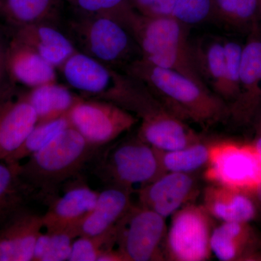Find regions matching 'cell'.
I'll use <instances>...</instances> for the list:
<instances>
[{"mask_svg": "<svg viewBox=\"0 0 261 261\" xmlns=\"http://www.w3.org/2000/svg\"><path fill=\"white\" fill-rule=\"evenodd\" d=\"M123 73L145 84L170 112L186 123L208 128L230 117V107L207 86L175 70L160 68L142 58Z\"/></svg>", "mask_w": 261, "mask_h": 261, "instance_id": "obj_1", "label": "cell"}, {"mask_svg": "<svg viewBox=\"0 0 261 261\" xmlns=\"http://www.w3.org/2000/svg\"><path fill=\"white\" fill-rule=\"evenodd\" d=\"M104 99L135 115L140 123L139 138L160 151L174 150L201 141L198 134L170 112L145 84L123 72Z\"/></svg>", "mask_w": 261, "mask_h": 261, "instance_id": "obj_2", "label": "cell"}, {"mask_svg": "<svg viewBox=\"0 0 261 261\" xmlns=\"http://www.w3.org/2000/svg\"><path fill=\"white\" fill-rule=\"evenodd\" d=\"M122 19L138 44L142 59L205 84L196 69L188 27L171 16H145L134 9Z\"/></svg>", "mask_w": 261, "mask_h": 261, "instance_id": "obj_3", "label": "cell"}, {"mask_svg": "<svg viewBox=\"0 0 261 261\" xmlns=\"http://www.w3.org/2000/svg\"><path fill=\"white\" fill-rule=\"evenodd\" d=\"M74 14L64 22L58 20L57 25L77 50L118 71H123L132 62L142 58L138 44L121 17Z\"/></svg>", "mask_w": 261, "mask_h": 261, "instance_id": "obj_4", "label": "cell"}, {"mask_svg": "<svg viewBox=\"0 0 261 261\" xmlns=\"http://www.w3.org/2000/svg\"><path fill=\"white\" fill-rule=\"evenodd\" d=\"M97 148L70 125L25 164L19 165V174L29 188L50 194L75 177Z\"/></svg>", "mask_w": 261, "mask_h": 261, "instance_id": "obj_5", "label": "cell"}, {"mask_svg": "<svg viewBox=\"0 0 261 261\" xmlns=\"http://www.w3.org/2000/svg\"><path fill=\"white\" fill-rule=\"evenodd\" d=\"M204 176L213 185H221L251 195L261 183V154L253 143L232 141L211 143Z\"/></svg>", "mask_w": 261, "mask_h": 261, "instance_id": "obj_6", "label": "cell"}, {"mask_svg": "<svg viewBox=\"0 0 261 261\" xmlns=\"http://www.w3.org/2000/svg\"><path fill=\"white\" fill-rule=\"evenodd\" d=\"M214 228V219L203 205L191 202L184 206L171 216L165 240V260H209Z\"/></svg>", "mask_w": 261, "mask_h": 261, "instance_id": "obj_7", "label": "cell"}, {"mask_svg": "<svg viewBox=\"0 0 261 261\" xmlns=\"http://www.w3.org/2000/svg\"><path fill=\"white\" fill-rule=\"evenodd\" d=\"M166 219L139 204L116 225L118 250L126 261L165 260Z\"/></svg>", "mask_w": 261, "mask_h": 261, "instance_id": "obj_8", "label": "cell"}, {"mask_svg": "<svg viewBox=\"0 0 261 261\" xmlns=\"http://www.w3.org/2000/svg\"><path fill=\"white\" fill-rule=\"evenodd\" d=\"M100 173L111 183L110 186L132 191L134 185L145 186L166 172L161 164V151L137 136L112 149L103 161Z\"/></svg>", "mask_w": 261, "mask_h": 261, "instance_id": "obj_9", "label": "cell"}, {"mask_svg": "<svg viewBox=\"0 0 261 261\" xmlns=\"http://www.w3.org/2000/svg\"><path fill=\"white\" fill-rule=\"evenodd\" d=\"M70 125L94 147H100L132 129L138 118L110 101L82 98L68 114Z\"/></svg>", "mask_w": 261, "mask_h": 261, "instance_id": "obj_10", "label": "cell"}, {"mask_svg": "<svg viewBox=\"0 0 261 261\" xmlns=\"http://www.w3.org/2000/svg\"><path fill=\"white\" fill-rule=\"evenodd\" d=\"M58 69L70 88L103 99L116 87L121 73L92 57L76 50Z\"/></svg>", "mask_w": 261, "mask_h": 261, "instance_id": "obj_11", "label": "cell"}, {"mask_svg": "<svg viewBox=\"0 0 261 261\" xmlns=\"http://www.w3.org/2000/svg\"><path fill=\"white\" fill-rule=\"evenodd\" d=\"M197 183L192 173L166 172L138 191L140 204L163 218L191 203Z\"/></svg>", "mask_w": 261, "mask_h": 261, "instance_id": "obj_12", "label": "cell"}, {"mask_svg": "<svg viewBox=\"0 0 261 261\" xmlns=\"http://www.w3.org/2000/svg\"><path fill=\"white\" fill-rule=\"evenodd\" d=\"M261 102V37L258 24L250 29L243 46L240 93L230 107V116L237 121L251 118Z\"/></svg>", "mask_w": 261, "mask_h": 261, "instance_id": "obj_13", "label": "cell"}, {"mask_svg": "<svg viewBox=\"0 0 261 261\" xmlns=\"http://www.w3.org/2000/svg\"><path fill=\"white\" fill-rule=\"evenodd\" d=\"M44 228L42 216L23 209L0 227V261H31Z\"/></svg>", "mask_w": 261, "mask_h": 261, "instance_id": "obj_14", "label": "cell"}, {"mask_svg": "<svg viewBox=\"0 0 261 261\" xmlns=\"http://www.w3.org/2000/svg\"><path fill=\"white\" fill-rule=\"evenodd\" d=\"M98 194L86 185H75L67 190L64 195L51 202L47 212L43 215L46 231L75 229L79 232L82 222L95 205Z\"/></svg>", "mask_w": 261, "mask_h": 261, "instance_id": "obj_15", "label": "cell"}, {"mask_svg": "<svg viewBox=\"0 0 261 261\" xmlns=\"http://www.w3.org/2000/svg\"><path fill=\"white\" fill-rule=\"evenodd\" d=\"M13 39L34 49L58 69L77 50L68 36L54 22L16 29Z\"/></svg>", "mask_w": 261, "mask_h": 261, "instance_id": "obj_16", "label": "cell"}, {"mask_svg": "<svg viewBox=\"0 0 261 261\" xmlns=\"http://www.w3.org/2000/svg\"><path fill=\"white\" fill-rule=\"evenodd\" d=\"M7 68L10 80L31 89L57 82L56 67L15 39L8 46Z\"/></svg>", "mask_w": 261, "mask_h": 261, "instance_id": "obj_17", "label": "cell"}, {"mask_svg": "<svg viewBox=\"0 0 261 261\" xmlns=\"http://www.w3.org/2000/svg\"><path fill=\"white\" fill-rule=\"evenodd\" d=\"M202 195V205L221 222L250 223L256 217L255 201L246 192L210 184Z\"/></svg>", "mask_w": 261, "mask_h": 261, "instance_id": "obj_18", "label": "cell"}, {"mask_svg": "<svg viewBox=\"0 0 261 261\" xmlns=\"http://www.w3.org/2000/svg\"><path fill=\"white\" fill-rule=\"evenodd\" d=\"M132 190L109 186L98 194L95 205L80 226V236H94L116 227L132 203Z\"/></svg>", "mask_w": 261, "mask_h": 261, "instance_id": "obj_19", "label": "cell"}, {"mask_svg": "<svg viewBox=\"0 0 261 261\" xmlns=\"http://www.w3.org/2000/svg\"><path fill=\"white\" fill-rule=\"evenodd\" d=\"M256 243L250 223L222 222L213 231L211 251L221 261L251 260L257 257Z\"/></svg>", "mask_w": 261, "mask_h": 261, "instance_id": "obj_20", "label": "cell"}, {"mask_svg": "<svg viewBox=\"0 0 261 261\" xmlns=\"http://www.w3.org/2000/svg\"><path fill=\"white\" fill-rule=\"evenodd\" d=\"M37 123V113L23 97L0 111V161L21 146Z\"/></svg>", "mask_w": 261, "mask_h": 261, "instance_id": "obj_21", "label": "cell"}, {"mask_svg": "<svg viewBox=\"0 0 261 261\" xmlns=\"http://www.w3.org/2000/svg\"><path fill=\"white\" fill-rule=\"evenodd\" d=\"M23 97L37 113L38 123L67 116L82 98L57 82L33 88Z\"/></svg>", "mask_w": 261, "mask_h": 261, "instance_id": "obj_22", "label": "cell"}, {"mask_svg": "<svg viewBox=\"0 0 261 261\" xmlns=\"http://www.w3.org/2000/svg\"><path fill=\"white\" fill-rule=\"evenodd\" d=\"M64 0H0V14L16 29L44 22L57 23Z\"/></svg>", "mask_w": 261, "mask_h": 261, "instance_id": "obj_23", "label": "cell"}, {"mask_svg": "<svg viewBox=\"0 0 261 261\" xmlns=\"http://www.w3.org/2000/svg\"><path fill=\"white\" fill-rule=\"evenodd\" d=\"M192 51L196 69L201 80L219 96L224 73V41L219 38H204L192 44Z\"/></svg>", "mask_w": 261, "mask_h": 261, "instance_id": "obj_24", "label": "cell"}, {"mask_svg": "<svg viewBox=\"0 0 261 261\" xmlns=\"http://www.w3.org/2000/svg\"><path fill=\"white\" fill-rule=\"evenodd\" d=\"M29 189L19 174V163L0 161V227L22 210L24 192Z\"/></svg>", "mask_w": 261, "mask_h": 261, "instance_id": "obj_25", "label": "cell"}, {"mask_svg": "<svg viewBox=\"0 0 261 261\" xmlns=\"http://www.w3.org/2000/svg\"><path fill=\"white\" fill-rule=\"evenodd\" d=\"M211 144L202 141L182 148L161 151V161L165 172L193 173L207 166Z\"/></svg>", "mask_w": 261, "mask_h": 261, "instance_id": "obj_26", "label": "cell"}, {"mask_svg": "<svg viewBox=\"0 0 261 261\" xmlns=\"http://www.w3.org/2000/svg\"><path fill=\"white\" fill-rule=\"evenodd\" d=\"M70 125L68 115L57 119L37 123L23 144L5 162L18 164L19 161L39 152Z\"/></svg>", "mask_w": 261, "mask_h": 261, "instance_id": "obj_27", "label": "cell"}, {"mask_svg": "<svg viewBox=\"0 0 261 261\" xmlns=\"http://www.w3.org/2000/svg\"><path fill=\"white\" fill-rule=\"evenodd\" d=\"M216 18L236 28H248L260 20L261 0H213Z\"/></svg>", "mask_w": 261, "mask_h": 261, "instance_id": "obj_28", "label": "cell"}, {"mask_svg": "<svg viewBox=\"0 0 261 261\" xmlns=\"http://www.w3.org/2000/svg\"><path fill=\"white\" fill-rule=\"evenodd\" d=\"M78 237H80V234L75 229L42 232L34 247L32 260H68L73 241Z\"/></svg>", "mask_w": 261, "mask_h": 261, "instance_id": "obj_29", "label": "cell"}, {"mask_svg": "<svg viewBox=\"0 0 261 261\" xmlns=\"http://www.w3.org/2000/svg\"><path fill=\"white\" fill-rule=\"evenodd\" d=\"M225 64L224 79L220 97L231 106L240 93V77L241 70L243 46L233 41H224Z\"/></svg>", "mask_w": 261, "mask_h": 261, "instance_id": "obj_30", "label": "cell"}, {"mask_svg": "<svg viewBox=\"0 0 261 261\" xmlns=\"http://www.w3.org/2000/svg\"><path fill=\"white\" fill-rule=\"evenodd\" d=\"M116 243V226L107 232L94 236H80L72 245L69 261H98L99 257L113 249Z\"/></svg>", "mask_w": 261, "mask_h": 261, "instance_id": "obj_31", "label": "cell"}, {"mask_svg": "<svg viewBox=\"0 0 261 261\" xmlns=\"http://www.w3.org/2000/svg\"><path fill=\"white\" fill-rule=\"evenodd\" d=\"M172 18L185 27L207 21L216 18L213 0H176L173 8Z\"/></svg>", "mask_w": 261, "mask_h": 261, "instance_id": "obj_32", "label": "cell"}, {"mask_svg": "<svg viewBox=\"0 0 261 261\" xmlns=\"http://www.w3.org/2000/svg\"><path fill=\"white\" fill-rule=\"evenodd\" d=\"M73 12L82 15H113L121 16L134 9L130 0H64Z\"/></svg>", "mask_w": 261, "mask_h": 261, "instance_id": "obj_33", "label": "cell"}, {"mask_svg": "<svg viewBox=\"0 0 261 261\" xmlns=\"http://www.w3.org/2000/svg\"><path fill=\"white\" fill-rule=\"evenodd\" d=\"M176 0H130L137 13L148 17L171 16Z\"/></svg>", "mask_w": 261, "mask_h": 261, "instance_id": "obj_34", "label": "cell"}, {"mask_svg": "<svg viewBox=\"0 0 261 261\" xmlns=\"http://www.w3.org/2000/svg\"><path fill=\"white\" fill-rule=\"evenodd\" d=\"M7 50L8 47H5L0 37V87L5 84L7 79L10 78L7 68Z\"/></svg>", "mask_w": 261, "mask_h": 261, "instance_id": "obj_35", "label": "cell"}, {"mask_svg": "<svg viewBox=\"0 0 261 261\" xmlns=\"http://www.w3.org/2000/svg\"><path fill=\"white\" fill-rule=\"evenodd\" d=\"M253 145L256 147L259 153L261 154V121L260 122V125H259L257 137L256 139H255V142H253Z\"/></svg>", "mask_w": 261, "mask_h": 261, "instance_id": "obj_36", "label": "cell"}, {"mask_svg": "<svg viewBox=\"0 0 261 261\" xmlns=\"http://www.w3.org/2000/svg\"><path fill=\"white\" fill-rule=\"evenodd\" d=\"M251 196L255 201L257 200V202L261 203V183L255 189V191L252 192Z\"/></svg>", "mask_w": 261, "mask_h": 261, "instance_id": "obj_37", "label": "cell"}, {"mask_svg": "<svg viewBox=\"0 0 261 261\" xmlns=\"http://www.w3.org/2000/svg\"><path fill=\"white\" fill-rule=\"evenodd\" d=\"M260 20H261V5H260Z\"/></svg>", "mask_w": 261, "mask_h": 261, "instance_id": "obj_38", "label": "cell"}]
</instances>
